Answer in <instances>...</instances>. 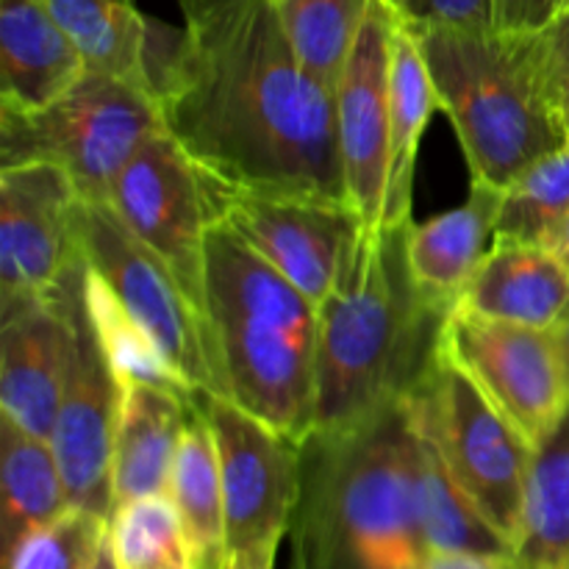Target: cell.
Listing matches in <instances>:
<instances>
[{
	"label": "cell",
	"mask_w": 569,
	"mask_h": 569,
	"mask_svg": "<svg viewBox=\"0 0 569 569\" xmlns=\"http://www.w3.org/2000/svg\"><path fill=\"white\" fill-rule=\"evenodd\" d=\"M103 545V517L72 506L6 550L3 569H94Z\"/></svg>",
	"instance_id": "4dcf8cb0"
},
{
	"label": "cell",
	"mask_w": 569,
	"mask_h": 569,
	"mask_svg": "<svg viewBox=\"0 0 569 569\" xmlns=\"http://www.w3.org/2000/svg\"><path fill=\"white\" fill-rule=\"evenodd\" d=\"M161 126L153 94L87 70L37 109L0 106V167L53 164L72 178L81 200H106L128 159Z\"/></svg>",
	"instance_id": "8992f818"
},
{
	"label": "cell",
	"mask_w": 569,
	"mask_h": 569,
	"mask_svg": "<svg viewBox=\"0 0 569 569\" xmlns=\"http://www.w3.org/2000/svg\"><path fill=\"white\" fill-rule=\"evenodd\" d=\"M94 569H117L114 561H111V553H109V548H106V545H103V550H100L98 567H94Z\"/></svg>",
	"instance_id": "f35d334b"
},
{
	"label": "cell",
	"mask_w": 569,
	"mask_h": 569,
	"mask_svg": "<svg viewBox=\"0 0 569 569\" xmlns=\"http://www.w3.org/2000/svg\"><path fill=\"white\" fill-rule=\"evenodd\" d=\"M567 9V0H528L526 28H542Z\"/></svg>",
	"instance_id": "d590c367"
},
{
	"label": "cell",
	"mask_w": 569,
	"mask_h": 569,
	"mask_svg": "<svg viewBox=\"0 0 569 569\" xmlns=\"http://www.w3.org/2000/svg\"><path fill=\"white\" fill-rule=\"evenodd\" d=\"M87 72L48 0H0V106L37 109Z\"/></svg>",
	"instance_id": "ac0fdd59"
},
{
	"label": "cell",
	"mask_w": 569,
	"mask_h": 569,
	"mask_svg": "<svg viewBox=\"0 0 569 569\" xmlns=\"http://www.w3.org/2000/svg\"><path fill=\"white\" fill-rule=\"evenodd\" d=\"M409 26L495 28V0H387Z\"/></svg>",
	"instance_id": "1f68e13d"
},
{
	"label": "cell",
	"mask_w": 569,
	"mask_h": 569,
	"mask_svg": "<svg viewBox=\"0 0 569 569\" xmlns=\"http://www.w3.org/2000/svg\"><path fill=\"white\" fill-rule=\"evenodd\" d=\"M409 28L470 181L506 189L533 161L565 148V98L550 72L542 28Z\"/></svg>",
	"instance_id": "5b68a950"
},
{
	"label": "cell",
	"mask_w": 569,
	"mask_h": 569,
	"mask_svg": "<svg viewBox=\"0 0 569 569\" xmlns=\"http://www.w3.org/2000/svg\"><path fill=\"white\" fill-rule=\"evenodd\" d=\"M389 181L381 222H415V176L428 120L439 109L426 56L411 28L395 14L389 72Z\"/></svg>",
	"instance_id": "44dd1931"
},
{
	"label": "cell",
	"mask_w": 569,
	"mask_h": 569,
	"mask_svg": "<svg viewBox=\"0 0 569 569\" xmlns=\"http://www.w3.org/2000/svg\"><path fill=\"white\" fill-rule=\"evenodd\" d=\"M78 248L92 272L148 331L167 365L194 389L217 395L203 311L181 287L172 267L148 248L106 200L78 203Z\"/></svg>",
	"instance_id": "ba28073f"
},
{
	"label": "cell",
	"mask_w": 569,
	"mask_h": 569,
	"mask_svg": "<svg viewBox=\"0 0 569 569\" xmlns=\"http://www.w3.org/2000/svg\"><path fill=\"white\" fill-rule=\"evenodd\" d=\"M559 337H561V345H565V356H567V365H569V311L559 326Z\"/></svg>",
	"instance_id": "74e56055"
},
{
	"label": "cell",
	"mask_w": 569,
	"mask_h": 569,
	"mask_svg": "<svg viewBox=\"0 0 569 569\" xmlns=\"http://www.w3.org/2000/svg\"><path fill=\"white\" fill-rule=\"evenodd\" d=\"M72 356L61 281L53 295L0 322V417L50 439Z\"/></svg>",
	"instance_id": "2e32d148"
},
{
	"label": "cell",
	"mask_w": 569,
	"mask_h": 569,
	"mask_svg": "<svg viewBox=\"0 0 569 569\" xmlns=\"http://www.w3.org/2000/svg\"><path fill=\"white\" fill-rule=\"evenodd\" d=\"M392 31V6L372 0L359 42L333 87L345 187L367 226L381 222L387 203Z\"/></svg>",
	"instance_id": "9a60e30c"
},
{
	"label": "cell",
	"mask_w": 569,
	"mask_h": 569,
	"mask_svg": "<svg viewBox=\"0 0 569 569\" xmlns=\"http://www.w3.org/2000/svg\"><path fill=\"white\" fill-rule=\"evenodd\" d=\"M567 9H569V0H567ZM567 9H565V11H567Z\"/></svg>",
	"instance_id": "b9f144b4"
},
{
	"label": "cell",
	"mask_w": 569,
	"mask_h": 569,
	"mask_svg": "<svg viewBox=\"0 0 569 569\" xmlns=\"http://www.w3.org/2000/svg\"><path fill=\"white\" fill-rule=\"evenodd\" d=\"M89 72L117 78L156 98L150 78L153 22L133 0H48Z\"/></svg>",
	"instance_id": "7402d4cb"
},
{
	"label": "cell",
	"mask_w": 569,
	"mask_h": 569,
	"mask_svg": "<svg viewBox=\"0 0 569 569\" xmlns=\"http://www.w3.org/2000/svg\"><path fill=\"white\" fill-rule=\"evenodd\" d=\"M209 178V176H206ZM217 220L317 306L331 295L350 244L367 226L345 200L233 189L209 178Z\"/></svg>",
	"instance_id": "4fadbf2b"
},
{
	"label": "cell",
	"mask_w": 569,
	"mask_h": 569,
	"mask_svg": "<svg viewBox=\"0 0 569 569\" xmlns=\"http://www.w3.org/2000/svg\"><path fill=\"white\" fill-rule=\"evenodd\" d=\"M300 64L326 87H337L372 0H276Z\"/></svg>",
	"instance_id": "f546056e"
},
{
	"label": "cell",
	"mask_w": 569,
	"mask_h": 569,
	"mask_svg": "<svg viewBox=\"0 0 569 569\" xmlns=\"http://www.w3.org/2000/svg\"><path fill=\"white\" fill-rule=\"evenodd\" d=\"M500 200L503 189L470 181L465 203L411 226L409 261L428 292L459 306L461 292L495 244Z\"/></svg>",
	"instance_id": "ffe728a7"
},
{
	"label": "cell",
	"mask_w": 569,
	"mask_h": 569,
	"mask_svg": "<svg viewBox=\"0 0 569 569\" xmlns=\"http://www.w3.org/2000/svg\"><path fill=\"white\" fill-rule=\"evenodd\" d=\"M442 350L531 445L569 409V365L559 328L515 326L453 309Z\"/></svg>",
	"instance_id": "8fae6325"
},
{
	"label": "cell",
	"mask_w": 569,
	"mask_h": 569,
	"mask_svg": "<svg viewBox=\"0 0 569 569\" xmlns=\"http://www.w3.org/2000/svg\"><path fill=\"white\" fill-rule=\"evenodd\" d=\"M289 569H420L415 398L300 442Z\"/></svg>",
	"instance_id": "3957f363"
},
{
	"label": "cell",
	"mask_w": 569,
	"mask_h": 569,
	"mask_svg": "<svg viewBox=\"0 0 569 569\" xmlns=\"http://www.w3.org/2000/svg\"><path fill=\"white\" fill-rule=\"evenodd\" d=\"M565 120H567V142H569V98H567V106H565Z\"/></svg>",
	"instance_id": "60d3db41"
},
{
	"label": "cell",
	"mask_w": 569,
	"mask_h": 569,
	"mask_svg": "<svg viewBox=\"0 0 569 569\" xmlns=\"http://www.w3.org/2000/svg\"><path fill=\"white\" fill-rule=\"evenodd\" d=\"M203 320L217 395L303 442L315 431L320 309L228 222L203 250Z\"/></svg>",
	"instance_id": "277c9868"
},
{
	"label": "cell",
	"mask_w": 569,
	"mask_h": 569,
	"mask_svg": "<svg viewBox=\"0 0 569 569\" xmlns=\"http://www.w3.org/2000/svg\"><path fill=\"white\" fill-rule=\"evenodd\" d=\"M167 495L187 520L206 565L220 559L222 539H226L220 456H217L209 422L200 415L198 406H194L192 417L183 428L181 445H178L176 459H172Z\"/></svg>",
	"instance_id": "4316f807"
},
{
	"label": "cell",
	"mask_w": 569,
	"mask_h": 569,
	"mask_svg": "<svg viewBox=\"0 0 569 569\" xmlns=\"http://www.w3.org/2000/svg\"><path fill=\"white\" fill-rule=\"evenodd\" d=\"M569 217V142L542 156L503 189L495 242L550 248Z\"/></svg>",
	"instance_id": "f1b7e54d"
},
{
	"label": "cell",
	"mask_w": 569,
	"mask_h": 569,
	"mask_svg": "<svg viewBox=\"0 0 569 569\" xmlns=\"http://www.w3.org/2000/svg\"><path fill=\"white\" fill-rule=\"evenodd\" d=\"M517 567H520V565H517ZM520 569H522V567H520Z\"/></svg>",
	"instance_id": "7bdbcfd3"
},
{
	"label": "cell",
	"mask_w": 569,
	"mask_h": 569,
	"mask_svg": "<svg viewBox=\"0 0 569 569\" xmlns=\"http://www.w3.org/2000/svg\"><path fill=\"white\" fill-rule=\"evenodd\" d=\"M0 537L3 553L26 533L72 509L50 439H39L0 417Z\"/></svg>",
	"instance_id": "603a6c76"
},
{
	"label": "cell",
	"mask_w": 569,
	"mask_h": 569,
	"mask_svg": "<svg viewBox=\"0 0 569 569\" xmlns=\"http://www.w3.org/2000/svg\"><path fill=\"white\" fill-rule=\"evenodd\" d=\"M415 222L365 226L350 244L317 333L315 428L356 426L428 389L442 361L456 306L417 281L409 261Z\"/></svg>",
	"instance_id": "7a4b0ae2"
},
{
	"label": "cell",
	"mask_w": 569,
	"mask_h": 569,
	"mask_svg": "<svg viewBox=\"0 0 569 569\" xmlns=\"http://www.w3.org/2000/svg\"><path fill=\"white\" fill-rule=\"evenodd\" d=\"M78 203L59 167H0V322L50 298L78 259Z\"/></svg>",
	"instance_id": "5bb4252c"
},
{
	"label": "cell",
	"mask_w": 569,
	"mask_h": 569,
	"mask_svg": "<svg viewBox=\"0 0 569 569\" xmlns=\"http://www.w3.org/2000/svg\"><path fill=\"white\" fill-rule=\"evenodd\" d=\"M83 270L87 264L78 253L61 278V295L72 322V356L50 445L64 472L70 503L109 520L114 509L111 453H114L126 383L111 367L89 320L87 300H83Z\"/></svg>",
	"instance_id": "30bf717a"
},
{
	"label": "cell",
	"mask_w": 569,
	"mask_h": 569,
	"mask_svg": "<svg viewBox=\"0 0 569 569\" xmlns=\"http://www.w3.org/2000/svg\"><path fill=\"white\" fill-rule=\"evenodd\" d=\"M417 409L445 465L515 553L533 445L445 356Z\"/></svg>",
	"instance_id": "9c48e42d"
},
{
	"label": "cell",
	"mask_w": 569,
	"mask_h": 569,
	"mask_svg": "<svg viewBox=\"0 0 569 569\" xmlns=\"http://www.w3.org/2000/svg\"><path fill=\"white\" fill-rule=\"evenodd\" d=\"M194 406L220 456L222 561L233 569H272L298 506L300 442L222 395L200 389Z\"/></svg>",
	"instance_id": "52a82bcc"
},
{
	"label": "cell",
	"mask_w": 569,
	"mask_h": 569,
	"mask_svg": "<svg viewBox=\"0 0 569 569\" xmlns=\"http://www.w3.org/2000/svg\"><path fill=\"white\" fill-rule=\"evenodd\" d=\"M192 411L194 400L148 383H126L111 453L114 506L167 495L172 459Z\"/></svg>",
	"instance_id": "d6986e66"
},
{
	"label": "cell",
	"mask_w": 569,
	"mask_h": 569,
	"mask_svg": "<svg viewBox=\"0 0 569 569\" xmlns=\"http://www.w3.org/2000/svg\"><path fill=\"white\" fill-rule=\"evenodd\" d=\"M545 42H548V59H550V72L556 78V87H559L561 98H569V9L561 11L556 20H550L548 26H542Z\"/></svg>",
	"instance_id": "836d02e7"
},
{
	"label": "cell",
	"mask_w": 569,
	"mask_h": 569,
	"mask_svg": "<svg viewBox=\"0 0 569 569\" xmlns=\"http://www.w3.org/2000/svg\"><path fill=\"white\" fill-rule=\"evenodd\" d=\"M106 203L172 267L200 309L206 233L217 220V211L206 172L183 153L164 126L150 133L128 159L111 183Z\"/></svg>",
	"instance_id": "7c38bea8"
},
{
	"label": "cell",
	"mask_w": 569,
	"mask_h": 569,
	"mask_svg": "<svg viewBox=\"0 0 569 569\" xmlns=\"http://www.w3.org/2000/svg\"><path fill=\"white\" fill-rule=\"evenodd\" d=\"M420 569H517L515 556L476 550H431Z\"/></svg>",
	"instance_id": "d6a6232c"
},
{
	"label": "cell",
	"mask_w": 569,
	"mask_h": 569,
	"mask_svg": "<svg viewBox=\"0 0 569 569\" xmlns=\"http://www.w3.org/2000/svg\"><path fill=\"white\" fill-rule=\"evenodd\" d=\"M83 300H87L94 333H98L100 345H103L106 356H109L111 367L122 378V383H148V387H159L194 400L198 392L167 365L148 331L128 315V309L117 300L109 283L89 267L83 270Z\"/></svg>",
	"instance_id": "83f0119b"
},
{
	"label": "cell",
	"mask_w": 569,
	"mask_h": 569,
	"mask_svg": "<svg viewBox=\"0 0 569 569\" xmlns=\"http://www.w3.org/2000/svg\"><path fill=\"white\" fill-rule=\"evenodd\" d=\"M528 0H495V28L498 31H520L526 28Z\"/></svg>",
	"instance_id": "e575fe53"
},
{
	"label": "cell",
	"mask_w": 569,
	"mask_h": 569,
	"mask_svg": "<svg viewBox=\"0 0 569 569\" xmlns=\"http://www.w3.org/2000/svg\"><path fill=\"white\" fill-rule=\"evenodd\" d=\"M178 6L181 31L150 28V78L183 153L222 187L350 203L333 89L300 64L276 0Z\"/></svg>",
	"instance_id": "6da1fadb"
},
{
	"label": "cell",
	"mask_w": 569,
	"mask_h": 569,
	"mask_svg": "<svg viewBox=\"0 0 569 569\" xmlns=\"http://www.w3.org/2000/svg\"><path fill=\"white\" fill-rule=\"evenodd\" d=\"M515 561L522 569H569V409L533 445Z\"/></svg>",
	"instance_id": "cb8c5ba5"
},
{
	"label": "cell",
	"mask_w": 569,
	"mask_h": 569,
	"mask_svg": "<svg viewBox=\"0 0 569 569\" xmlns=\"http://www.w3.org/2000/svg\"><path fill=\"white\" fill-rule=\"evenodd\" d=\"M106 548L117 569L209 567L170 495L114 506L106 520Z\"/></svg>",
	"instance_id": "484cf974"
},
{
	"label": "cell",
	"mask_w": 569,
	"mask_h": 569,
	"mask_svg": "<svg viewBox=\"0 0 569 569\" xmlns=\"http://www.w3.org/2000/svg\"><path fill=\"white\" fill-rule=\"evenodd\" d=\"M206 569H233V567H228L226 561H222V556H220V559H217V561H211V565L206 567Z\"/></svg>",
	"instance_id": "ab89813d"
},
{
	"label": "cell",
	"mask_w": 569,
	"mask_h": 569,
	"mask_svg": "<svg viewBox=\"0 0 569 569\" xmlns=\"http://www.w3.org/2000/svg\"><path fill=\"white\" fill-rule=\"evenodd\" d=\"M517 569H520V567H517Z\"/></svg>",
	"instance_id": "ee69618b"
},
{
	"label": "cell",
	"mask_w": 569,
	"mask_h": 569,
	"mask_svg": "<svg viewBox=\"0 0 569 569\" xmlns=\"http://www.w3.org/2000/svg\"><path fill=\"white\" fill-rule=\"evenodd\" d=\"M550 250H553V253L559 256L561 264H565L567 272H569V217H567L565 226H561V231H559V237H556V242L550 244Z\"/></svg>",
	"instance_id": "8d00e7d4"
},
{
	"label": "cell",
	"mask_w": 569,
	"mask_h": 569,
	"mask_svg": "<svg viewBox=\"0 0 569 569\" xmlns=\"http://www.w3.org/2000/svg\"><path fill=\"white\" fill-rule=\"evenodd\" d=\"M456 309L528 328H559L569 311V272L550 248L495 242Z\"/></svg>",
	"instance_id": "e0dca14e"
},
{
	"label": "cell",
	"mask_w": 569,
	"mask_h": 569,
	"mask_svg": "<svg viewBox=\"0 0 569 569\" xmlns=\"http://www.w3.org/2000/svg\"><path fill=\"white\" fill-rule=\"evenodd\" d=\"M417 509L428 553L431 550H476V553H511L498 531L483 520L450 467L445 465L431 431L417 409Z\"/></svg>",
	"instance_id": "d4e9b609"
}]
</instances>
